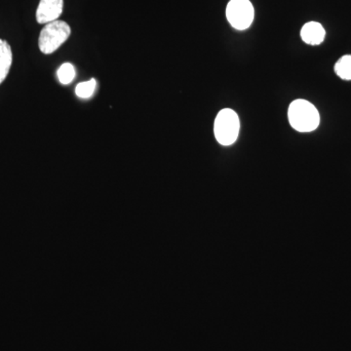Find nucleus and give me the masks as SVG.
Listing matches in <instances>:
<instances>
[{
  "mask_svg": "<svg viewBox=\"0 0 351 351\" xmlns=\"http://www.w3.org/2000/svg\"><path fill=\"white\" fill-rule=\"evenodd\" d=\"M288 119L291 126L301 133L313 132L320 123L317 108L308 101L302 99L292 101L288 110Z\"/></svg>",
  "mask_w": 351,
  "mask_h": 351,
  "instance_id": "obj_1",
  "label": "nucleus"
},
{
  "mask_svg": "<svg viewBox=\"0 0 351 351\" xmlns=\"http://www.w3.org/2000/svg\"><path fill=\"white\" fill-rule=\"evenodd\" d=\"M71 34V27L64 21L57 20L46 24L39 36V49L43 54H52L68 40Z\"/></svg>",
  "mask_w": 351,
  "mask_h": 351,
  "instance_id": "obj_2",
  "label": "nucleus"
},
{
  "mask_svg": "<svg viewBox=\"0 0 351 351\" xmlns=\"http://www.w3.org/2000/svg\"><path fill=\"white\" fill-rule=\"evenodd\" d=\"M240 130L239 115L230 108H223L215 120V137L221 145H232L237 142Z\"/></svg>",
  "mask_w": 351,
  "mask_h": 351,
  "instance_id": "obj_3",
  "label": "nucleus"
},
{
  "mask_svg": "<svg viewBox=\"0 0 351 351\" xmlns=\"http://www.w3.org/2000/svg\"><path fill=\"white\" fill-rule=\"evenodd\" d=\"M226 18L234 29L244 31L254 20V7L249 0H230L226 7Z\"/></svg>",
  "mask_w": 351,
  "mask_h": 351,
  "instance_id": "obj_4",
  "label": "nucleus"
},
{
  "mask_svg": "<svg viewBox=\"0 0 351 351\" xmlns=\"http://www.w3.org/2000/svg\"><path fill=\"white\" fill-rule=\"evenodd\" d=\"M64 10V0H40L36 10L39 24H49L59 19Z\"/></svg>",
  "mask_w": 351,
  "mask_h": 351,
  "instance_id": "obj_5",
  "label": "nucleus"
},
{
  "mask_svg": "<svg viewBox=\"0 0 351 351\" xmlns=\"http://www.w3.org/2000/svg\"><path fill=\"white\" fill-rule=\"evenodd\" d=\"M325 36L324 27L317 22L307 23L301 31L302 40L309 45H319L324 41Z\"/></svg>",
  "mask_w": 351,
  "mask_h": 351,
  "instance_id": "obj_6",
  "label": "nucleus"
},
{
  "mask_svg": "<svg viewBox=\"0 0 351 351\" xmlns=\"http://www.w3.org/2000/svg\"><path fill=\"white\" fill-rule=\"evenodd\" d=\"M13 54L10 45L3 39H0V84L6 80L11 66H12Z\"/></svg>",
  "mask_w": 351,
  "mask_h": 351,
  "instance_id": "obj_7",
  "label": "nucleus"
},
{
  "mask_svg": "<svg viewBox=\"0 0 351 351\" xmlns=\"http://www.w3.org/2000/svg\"><path fill=\"white\" fill-rule=\"evenodd\" d=\"M335 71L341 80H351V55H346L335 64Z\"/></svg>",
  "mask_w": 351,
  "mask_h": 351,
  "instance_id": "obj_8",
  "label": "nucleus"
},
{
  "mask_svg": "<svg viewBox=\"0 0 351 351\" xmlns=\"http://www.w3.org/2000/svg\"><path fill=\"white\" fill-rule=\"evenodd\" d=\"M58 78H59V82L64 85H68L69 83L73 82V80L75 78V69L73 64L69 63H66L62 64L60 66L59 69H58Z\"/></svg>",
  "mask_w": 351,
  "mask_h": 351,
  "instance_id": "obj_9",
  "label": "nucleus"
},
{
  "mask_svg": "<svg viewBox=\"0 0 351 351\" xmlns=\"http://www.w3.org/2000/svg\"><path fill=\"white\" fill-rule=\"evenodd\" d=\"M96 80H90L89 82H82L75 88L76 96L82 99H89L93 96L95 89H96Z\"/></svg>",
  "mask_w": 351,
  "mask_h": 351,
  "instance_id": "obj_10",
  "label": "nucleus"
}]
</instances>
